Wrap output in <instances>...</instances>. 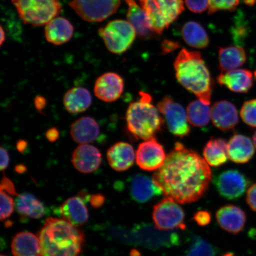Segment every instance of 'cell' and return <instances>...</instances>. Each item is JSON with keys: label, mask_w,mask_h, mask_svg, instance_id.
I'll return each mask as SVG.
<instances>
[{"label": "cell", "mask_w": 256, "mask_h": 256, "mask_svg": "<svg viewBox=\"0 0 256 256\" xmlns=\"http://www.w3.org/2000/svg\"><path fill=\"white\" fill-rule=\"evenodd\" d=\"M152 178L166 197L184 204L202 198L212 178L206 160L178 142Z\"/></svg>", "instance_id": "1"}, {"label": "cell", "mask_w": 256, "mask_h": 256, "mask_svg": "<svg viewBox=\"0 0 256 256\" xmlns=\"http://www.w3.org/2000/svg\"><path fill=\"white\" fill-rule=\"evenodd\" d=\"M38 236L42 256H79L85 242L82 230L55 218L46 220Z\"/></svg>", "instance_id": "2"}, {"label": "cell", "mask_w": 256, "mask_h": 256, "mask_svg": "<svg viewBox=\"0 0 256 256\" xmlns=\"http://www.w3.org/2000/svg\"><path fill=\"white\" fill-rule=\"evenodd\" d=\"M176 78L184 88L204 104L210 105L212 80L201 54L182 49L174 60Z\"/></svg>", "instance_id": "3"}, {"label": "cell", "mask_w": 256, "mask_h": 256, "mask_svg": "<svg viewBox=\"0 0 256 256\" xmlns=\"http://www.w3.org/2000/svg\"><path fill=\"white\" fill-rule=\"evenodd\" d=\"M139 100L131 103L126 114L127 127L137 139L144 140L154 138L162 130L164 120L158 108L152 104L151 95L139 92Z\"/></svg>", "instance_id": "4"}, {"label": "cell", "mask_w": 256, "mask_h": 256, "mask_svg": "<svg viewBox=\"0 0 256 256\" xmlns=\"http://www.w3.org/2000/svg\"><path fill=\"white\" fill-rule=\"evenodd\" d=\"M140 2L156 34H162L184 10L183 0H140Z\"/></svg>", "instance_id": "5"}, {"label": "cell", "mask_w": 256, "mask_h": 256, "mask_svg": "<svg viewBox=\"0 0 256 256\" xmlns=\"http://www.w3.org/2000/svg\"><path fill=\"white\" fill-rule=\"evenodd\" d=\"M25 24L36 26L46 24L62 12L59 0H12Z\"/></svg>", "instance_id": "6"}, {"label": "cell", "mask_w": 256, "mask_h": 256, "mask_svg": "<svg viewBox=\"0 0 256 256\" xmlns=\"http://www.w3.org/2000/svg\"><path fill=\"white\" fill-rule=\"evenodd\" d=\"M180 236L174 232L163 231L148 223L137 225L129 232L128 243L151 250L170 248L180 244Z\"/></svg>", "instance_id": "7"}, {"label": "cell", "mask_w": 256, "mask_h": 256, "mask_svg": "<svg viewBox=\"0 0 256 256\" xmlns=\"http://www.w3.org/2000/svg\"><path fill=\"white\" fill-rule=\"evenodd\" d=\"M105 46L110 52L121 54L129 49L136 37V31L129 22L111 21L98 30Z\"/></svg>", "instance_id": "8"}, {"label": "cell", "mask_w": 256, "mask_h": 256, "mask_svg": "<svg viewBox=\"0 0 256 256\" xmlns=\"http://www.w3.org/2000/svg\"><path fill=\"white\" fill-rule=\"evenodd\" d=\"M158 108L162 115L164 124L172 135L181 138L190 135L187 113L180 104L176 102L171 96H166L158 104Z\"/></svg>", "instance_id": "9"}, {"label": "cell", "mask_w": 256, "mask_h": 256, "mask_svg": "<svg viewBox=\"0 0 256 256\" xmlns=\"http://www.w3.org/2000/svg\"><path fill=\"white\" fill-rule=\"evenodd\" d=\"M152 218L155 226L163 231L184 230V212L178 202L166 197L153 207Z\"/></svg>", "instance_id": "10"}, {"label": "cell", "mask_w": 256, "mask_h": 256, "mask_svg": "<svg viewBox=\"0 0 256 256\" xmlns=\"http://www.w3.org/2000/svg\"><path fill=\"white\" fill-rule=\"evenodd\" d=\"M121 0H72L70 6L80 18L89 22H100L113 15Z\"/></svg>", "instance_id": "11"}, {"label": "cell", "mask_w": 256, "mask_h": 256, "mask_svg": "<svg viewBox=\"0 0 256 256\" xmlns=\"http://www.w3.org/2000/svg\"><path fill=\"white\" fill-rule=\"evenodd\" d=\"M216 190L222 198L236 200L242 196L250 181L242 172L232 169L220 172L214 180Z\"/></svg>", "instance_id": "12"}, {"label": "cell", "mask_w": 256, "mask_h": 256, "mask_svg": "<svg viewBox=\"0 0 256 256\" xmlns=\"http://www.w3.org/2000/svg\"><path fill=\"white\" fill-rule=\"evenodd\" d=\"M166 156L164 147L155 138L140 143L136 152V162L144 170H158L165 162Z\"/></svg>", "instance_id": "13"}, {"label": "cell", "mask_w": 256, "mask_h": 256, "mask_svg": "<svg viewBox=\"0 0 256 256\" xmlns=\"http://www.w3.org/2000/svg\"><path fill=\"white\" fill-rule=\"evenodd\" d=\"M124 90V81L115 72H106L96 80L94 94L98 99L108 103L116 101Z\"/></svg>", "instance_id": "14"}, {"label": "cell", "mask_w": 256, "mask_h": 256, "mask_svg": "<svg viewBox=\"0 0 256 256\" xmlns=\"http://www.w3.org/2000/svg\"><path fill=\"white\" fill-rule=\"evenodd\" d=\"M102 156L98 149L90 144H81L74 151L72 162L74 167L82 174H91L101 165Z\"/></svg>", "instance_id": "15"}, {"label": "cell", "mask_w": 256, "mask_h": 256, "mask_svg": "<svg viewBox=\"0 0 256 256\" xmlns=\"http://www.w3.org/2000/svg\"><path fill=\"white\" fill-rule=\"evenodd\" d=\"M211 120L218 129L231 130L238 124V108L228 101L216 102L211 108Z\"/></svg>", "instance_id": "16"}, {"label": "cell", "mask_w": 256, "mask_h": 256, "mask_svg": "<svg viewBox=\"0 0 256 256\" xmlns=\"http://www.w3.org/2000/svg\"><path fill=\"white\" fill-rule=\"evenodd\" d=\"M218 83L232 92L247 94L254 85V75L248 70L236 69L222 72L216 78Z\"/></svg>", "instance_id": "17"}, {"label": "cell", "mask_w": 256, "mask_h": 256, "mask_svg": "<svg viewBox=\"0 0 256 256\" xmlns=\"http://www.w3.org/2000/svg\"><path fill=\"white\" fill-rule=\"evenodd\" d=\"M107 160L108 164L114 170L124 172L133 166L136 160V153L130 144L119 142L108 150Z\"/></svg>", "instance_id": "18"}, {"label": "cell", "mask_w": 256, "mask_h": 256, "mask_svg": "<svg viewBox=\"0 0 256 256\" xmlns=\"http://www.w3.org/2000/svg\"><path fill=\"white\" fill-rule=\"evenodd\" d=\"M218 223L222 229L232 234H238L244 228L246 222V214L241 208L228 204L217 211Z\"/></svg>", "instance_id": "19"}, {"label": "cell", "mask_w": 256, "mask_h": 256, "mask_svg": "<svg viewBox=\"0 0 256 256\" xmlns=\"http://www.w3.org/2000/svg\"><path fill=\"white\" fill-rule=\"evenodd\" d=\"M128 5V21L132 26L139 37L144 40L151 39L156 34L152 30L148 16L142 6L135 0H126Z\"/></svg>", "instance_id": "20"}, {"label": "cell", "mask_w": 256, "mask_h": 256, "mask_svg": "<svg viewBox=\"0 0 256 256\" xmlns=\"http://www.w3.org/2000/svg\"><path fill=\"white\" fill-rule=\"evenodd\" d=\"M130 192L132 200L138 203H145L152 198L162 194L152 178L142 174L134 176L131 179Z\"/></svg>", "instance_id": "21"}, {"label": "cell", "mask_w": 256, "mask_h": 256, "mask_svg": "<svg viewBox=\"0 0 256 256\" xmlns=\"http://www.w3.org/2000/svg\"><path fill=\"white\" fill-rule=\"evenodd\" d=\"M228 158L234 162L244 164L254 154V145L248 136L234 134L228 142Z\"/></svg>", "instance_id": "22"}, {"label": "cell", "mask_w": 256, "mask_h": 256, "mask_svg": "<svg viewBox=\"0 0 256 256\" xmlns=\"http://www.w3.org/2000/svg\"><path fill=\"white\" fill-rule=\"evenodd\" d=\"M62 219L78 227L84 225L88 220L87 207L81 197L68 198L60 207Z\"/></svg>", "instance_id": "23"}, {"label": "cell", "mask_w": 256, "mask_h": 256, "mask_svg": "<svg viewBox=\"0 0 256 256\" xmlns=\"http://www.w3.org/2000/svg\"><path fill=\"white\" fill-rule=\"evenodd\" d=\"M70 133L75 142L88 144L98 138L100 134V127L94 118L84 116L72 124Z\"/></svg>", "instance_id": "24"}, {"label": "cell", "mask_w": 256, "mask_h": 256, "mask_svg": "<svg viewBox=\"0 0 256 256\" xmlns=\"http://www.w3.org/2000/svg\"><path fill=\"white\" fill-rule=\"evenodd\" d=\"M44 32L48 42L55 46H60L71 40L74 28L67 19L56 17L46 24Z\"/></svg>", "instance_id": "25"}, {"label": "cell", "mask_w": 256, "mask_h": 256, "mask_svg": "<svg viewBox=\"0 0 256 256\" xmlns=\"http://www.w3.org/2000/svg\"><path fill=\"white\" fill-rule=\"evenodd\" d=\"M12 250L14 256H40V238L30 232H19L12 240Z\"/></svg>", "instance_id": "26"}, {"label": "cell", "mask_w": 256, "mask_h": 256, "mask_svg": "<svg viewBox=\"0 0 256 256\" xmlns=\"http://www.w3.org/2000/svg\"><path fill=\"white\" fill-rule=\"evenodd\" d=\"M63 103L64 107L69 113H82L90 107L92 96L88 89L74 88L69 90L64 95Z\"/></svg>", "instance_id": "27"}, {"label": "cell", "mask_w": 256, "mask_h": 256, "mask_svg": "<svg viewBox=\"0 0 256 256\" xmlns=\"http://www.w3.org/2000/svg\"><path fill=\"white\" fill-rule=\"evenodd\" d=\"M204 158L208 165L212 167H219L227 162L228 142L220 138H211L203 150Z\"/></svg>", "instance_id": "28"}, {"label": "cell", "mask_w": 256, "mask_h": 256, "mask_svg": "<svg viewBox=\"0 0 256 256\" xmlns=\"http://www.w3.org/2000/svg\"><path fill=\"white\" fill-rule=\"evenodd\" d=\"M247 59L244 48L238 46L220 47L219 68L222 72L236 70L244 65Z\"/></svg>", "instance_id": "29"}, {"label": "cell", "mask_w": 256, "mask_h": 256, "mask_svg": "<svg viewBox=\"0 0 256 256\" xmlns=\"http://www.w3.org/2000/svg\"><path fill=\"white\" fill-rule=\"evenodd\" d=\"M182 36L188 46L196 49H204L209 46L210 38L204 28L197 22L190 21L182 28Z\"/></svg>", "instance_id": "30"}, {"label": "cell", "mask_w": 256, "mask_h": 256, "mask_svg": "<svg viewBox=\"0 0 256 256\" xmlns=\"http://www.w3.org/2000/svg\"><path fill=\"white\" fill-rule=\"evenodd\" d=\"M15 208L20 215L30 218L40 219L44 216V207L42 203L30 194L18 195Z\"/></svg>", "instance_id": "31"}, {"label": "cell", "mask_w": 256, "mask_h": 256, "mask_svg": "<svg viewBox=\"0 0 256 256\" xmlns=\"http://www.w3.org/2000/svg\"><path fill=\"white\" fill-rule=\"evenodd\" d=\"M186 113L188 123L195 127L206 126L211 120V108L200 100L190 102Z\"/></svg>", "instance_id": "32"}, {"label": "cell", "mask_w": 256, "mask_h": 256, "mask_svg": "<svg viewBox=\"0 0 256 256\" xmlns=\"http://www.w3.org/2000/svg\"><path fill=\"white\" fill-rule=\"evenodd\" d=\"M214 246L202 238H195L185 256H216Z\"/></svg>", "instance_id": "33"}, {"label": "cell", "mask_w": 256, "mask_h": 256, "mask_svg": "<svg viewBox=\"0 0 256 256\" xmlns=\"http://www.w3.org/2000/svg\"><path fill=\"white\" fill-rule=\"evenodd\" d=\"M240 116L248 126L256 128V98L251 99L243 104Z\"/></svg>", "instance_id": "34"}, {"label": "cell", "mask_w": 256, "mask_h": 256, "mask_svg": "<svg viewBox=\"0 0 256 256\" xmlns=\"http://www.w3.org/2000/svg\"><path fill=\"white\" fill-rule=\"evenodd\" d=\"M240 0H210L208 14H212L220 11H233L238 8Z\"/></svg>", "instance_id": "35"}, {"label": "cell", "mask_w": 256, "mask_h": 256, "mask_svg": "<svg viewBox=\"0 0 256 256\" xmlns=\"http://www.w3.org/2000/svg\"><path fill=\"white\" fill-rule=\"evenodd\" d=\"M1 212L0 218L4 220L8 218L14 213L15 208V202L12 198L8 195L7 192L1 190Z\"/></svg>", "instance_id": "36"}, {"label": "cell", "mask_w": 256, "mask_h": 256, "mask_svg": "<svg viewBox=\"0 0 256 256\" xmlns=\"http://www.w3.org/2000/svg\"><path fill=\"white\" fill-rule=\"evenodd\" d=\"M187 8L195 14H202L209 10L210 0H184Z\"/></svg>", "instance_id": "37"}, {"label": "cell", "mask_w": 256, "mask_h": 256, "mask_svg": "<svg viewBox=\"0 0 256 256\" xmlns=\"http://www.w3.org/2000/svg\"><path fill=\"white\" fill-rule=\"evenodd\" d=\"M194 219L198 225L202 226H206L210 222V214L206 210L198 211L194 214Z\"/></svg>", "instance_id": "38"}, {"label": "cell", "mask_w": 256, "mask_h": 256, "mask_svg": "<svg viewBox=\"0 0 256 256\" xmlns=\"http://www.w3.org/2000/svg\"><path fill=\"white\" fill-rule=\"evenodd\" d=\"M246 201L251 209L256 212V184L248 188Z\"/></svg>", "instance_id": "39"}, {"label": "cell", "mask_w": 256, "mask_h": 256, "mask_svg": "<svg viewBox=\"0 0 256 256\" xmlns=\"http://www.w3.org/2000/svg\"><path fill=\"white\" fill-rule=\"evenodd\" d=\"M179 47L178 43L176 42L164 40L162 43V50L163 54H168L174 52Z\"/></svg>", "instance_id": "40"}, {"label": "cell", "mask_w": 256, "mask_h": 256, "mask_svg": "<svg viewBox=\"0 0 256 256\" xmlns=\"http://www.w3.org/2000/svg\"><path fill=\"white\" fill-rule=\"evenodd\" d=\"M1 190L7 192L8 194L12 195H18L16 193L14 185L12 182L6 176L2 179Z\"/></svg>", "instance_id": "41"}, {"label": "cell", "mask_w": 256, "mask_h": 256, "mask_svg": "<svg viewBox=\"0 0 256 256\" xmlns=\"http://www.w3.org/2000/svg\"><path fill=\"white\" fill-rule=\"evenodd\" d=\"M0 155H1V164H0V168L1 170H4L8 167L10 159L8 153L5 148L1 147V151H0Z\"/></svg>", "instance_id": "42"}, {"label": "cell", "mask_w": 256, "mask_h": 256, "mask_svg": "<svg viewBox=\"0 0 256 256\" xmlns=\"http://www.w3.org/2000/svg\"><path fill=\"white\" fill-rule=\"evenodd\" d=\"M60 133L58 130L56 128H52L48 130L46 133V137L50 142H56L58 139Z\"/></svg>", "instance_id": "43"}, {"label": "cell", "mask_w": 256, "mask_h": 256, "mask_svg": "<svg viewBox=\"0 0 256 256\" xmlns=\"http://www.w3.org/2000/svg\"><path fill=\"white\" fill-rule=\"evenodd\" d=\"M34 103L36 110L42 113V110L46 106V100L43 96H38L34 98Z\"/></svg>", "instance_id": "44"}, {"label": "cell", "mask_w": 256, "mask_h": 256, "mask_svg": "<svg viewBox=\"0 0 256 256\" xmlns=\"http://www.w3.org/2000/svg\"><path fill=\"white\" fill-rule=\"evenodd\" d=\"M90 201L92 206L98 208L104 203V198L101 194L92 195L90 197Z\"/></svg>", "instance_id": "45"}, {"label": "cell", "mask_w": 256, "mask_h": 256, "mask_svg": "<svg viewBox=\"0 0 256 256\" xmlns=\"http://www.w3.org/2000/svg\"><path fill=\"white\" fill-rule=\"evenodd\" d=\"M28 146V142L24 140H20L17 144V149L21 153L24 152Z\"/></svg>", "instance_id": "46"}, {"label": "cell", "mask_w": 256, "mask_h": 256, "mask_svg": "<svg viewBox=\"0 0 256 256\" xmlns=\"http://www.w3.org/2000/svg\"><path fill=\"white\" fill-rule=\"evenodd\" d=\"M15 170L18 174H24V172L26 171V168L23 164H20L16 166Z\"/></svg>", "instance_id": "47"}, {"label": "cell", "mask_w": 256, "mask_h": 256, "mask_svg": "<svg viewBox=\"0 0 256 256\" xmlns=\"http://www.w3.org/2000/svg\"><path fill=\"white\" fill-rule=\"evenodd\" d=\"M1 41H0V43H1V46H2L5 40V32L3 30L2 27L1 28Z\"/></svg>", "instance_id": "48"}, {"label": "cell", "mask_w": 256, "mask_h": 256, "mask_svg": "<svg viewBox=\"0 0 256 256\" xmlns=\"http://www.w3.org/2000/svg\"><path fill=\"white\" fill-rule=\"evenodd\" d=\"M252 140H254V145L256 148V130L254 132V136H252Z\"/></svg>", "instance_id": "49"}, {"label": "cell", "mask_w": 256, "mask_h": 256, "mask_svg": "<svg viewBox=\"0 0 256 256\" xmlns=\"http://www.w3.org/2000/svg\"><path fill=\"white\" fill-rule=\"evenodd\" d=\"M222 256H235L234 255L232 254H224Z\"/></svg>", "instance_id": "50"}, {"label": "cell", "mask_w": 256, "mask_h": 256, "mask_svg": "<svg viewBox=\"0 0 256 256\" xmlns=\"http://www.w3.org/2000/svg\"><path fill=\"white\" fill-rule=\"evenodd\" d=\"M254 78H256V71L254 72Z\"/></svg>", "instance_id": "51"}, {"label": "cell", "mask_w": 256, "mask_h": 256, "mask_svg": "<svg viewBox=\"0 0 256 256\" xmlns=\"http://www.w3.org/2000/svg\"><path fill=\"white\" fill-rule=\"evenodd\" d=\"M1 256H4V255H2Z\"/></svg>", "instance_id": "52"}]
</instances>
